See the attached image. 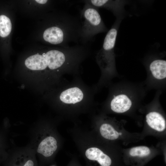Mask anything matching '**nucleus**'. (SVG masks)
I'll return each instance as SVG.
<instances>
[{
	"label": "nucleus",
	"instance_id": "6e6552de",
	"mask_svg": "<svg viewBox=\"0 0 166 166\" xmlns=\"http://www.w3.org/2000/svg\"><path fill=\"white\" fill-rule=\"evenodd\" d=\"M25 63L27 68L32 70H42L48 67L45 57L38 53L28 57Z\"/></svg>",
	"mask_w": 166,
	"mask_h": 166
},
{
	"label": "nucleus",
	"instance_id": "39448f33",
	"mask_svg": "<svg viewBox=\"0 0 166 166\" xmlns=\"http://www.w3.org/2000/svg\"><path fill=\"white\" fill-rule=\"evenodd\" d=\"M57 148V141L53 137L49 136L42 140L39 144L37 152L45 157L51 156Z\"/></svg>",
	"mask_w": 166,
	"mask_h": 166
},
{
	"label": "nucleus",
	"instance_id": "0eeeda50",
	"mask_svg": "<svg viewBox=\"0 0 166 166\" xmlns=\"http://www.w3.org/2000/svg\"><path fill=\"white\" fill-rule=\"evenodd\" d=\"M146 118L148 124L152 128L159 132L163 131L165 129V121L159 113L150 112L146 115Z\"/></svg>",
	"mask_w": 166,
	"mask_h": 166
},
{
	"label": "nucleus",
	"instance_id": "f8f14e48",
	"mask_svg": "<svg viewBox=\"0 0 166 166\" xmlns=\"http://www.w3.org/2000/svg\"><path fill=\"white\" fill-rule=\"evenodd\" d=\"M150 149L145 146H139L134 147L130 150L129 154L133 156L143 157L149 155L150 153Z\"/></svg>",
	"mask_w": 166,
	"mask_h": 166
},
{
	"label": "nucleus",
	"instance_id": "9d476101",
	"mask_svg": "<svg viewBox=\"0 0 166 166\" xmlns=\"http://www.w3.org/2000/svg\"><path fill=\"white\" fill-rule=\"evenodd\" d=\"M100 131L101 135L104 138L109 140H114L119 136V133L110 124L105 123L101 126Z\"/></svg>",
	"mask_w": 166,
	"mask_h": 166
},
{
	"label": "nucleus",
	"instance_id": "20e7f679",
	"mask_svg": "<svg viewBox=\"0 0 166 166\" xmlns=\"http://www.w3.org/2000/svg\"><path fill=\"white\" fill-rule=\"evenodd\" d=\"M85 155L88 159L97 161L101 166H110L111 164L110 157L97 148H88L85 151Z\"/></svg>",
	"mask_w": 166,
	"mask_h": 166
},
{
	"label": "nucleus",
	"instance_id": "f03ea898",
	"mask_svg": "<svg viewBox=\"0 0 166 166\" xmlns=\"http://www.w3.org/2000/svg\"><path fill=\"white\" fill-rule=\"evenodd\" d=\"M84 97L83 91L78 87L74 86L63 91L59 98L60 101L64 104L74 105L83 101Z\"/></svg>",
	"mask_w": 166,
	"mask_h": 166
},
{
	"label": "nucleus",
	"instance_id": "1a4fd4ad",
	"mask_svg": "<svg viewBox=\"0 0 166 166\" xmlns=\"http://www.w3.org/2000/svg\"><path fill=\"white\" fill-rule=\"evenodd\" d=\"M150 70L153 75L158 79H162L166 77V61L156 60L152 61L149 66Z\"/></svg>",
	"mask_w": 166,
	"mask_h": 166
},
{
	"label": "nucleus",
	"instance_id": "9b49d317",
	"mask_svg": "<svg viewBox=\"0 0 166 166\" xmlns=\"http://www.w3.org/2000/svg\"><path fill=\"white\" fill-rule=\"evenodd\" d=\"M12 24L10 19L4 15L0 16V36L2 37L7 36L10 33Z\"/></svg>",
	"mask_w": 166,
	"mask_h": 166
},
{
	"label": "nucleus",
	"instance_id": "4468645a",
	"mask_svg": "<svg viewBox=\"0 0 166 166\" xmlns=\"http://www.w3.org/2000/svg\"><path fill=\"white\" fill-rule=\"evenodd\" d=\"M119 135H121L122 134V133L121 132H119Z\"/></svg>",
	"mask_w": 166,
	"mask_h": 166
},
{
	"label": "nucleus",
	"instance_id": "7ed1b4c3",
	"mask_svg": "<svg viewBox=\"0 0 166 166\" xmlns=\"http://www.w3.org/2000/svg\"><path fill=\"white\" fill-rule=\"evenodd\" d=\"M97 7L104 8L109 10L115 15L117 14L123 8L124 2L119 0H83Z\"/></svg>",
	"mask_w": 166,
	"mask_h": 166
},
{
	"label": "nucleus",
	"instance_id": "423d86ee",
	"mask_svg": "<svg viewBox=\"0 0 166 166\" xmlns=\"http://www.w3.org/2000/svg\"><path fill=\"white\" fill-rule=\"evenodd\" d=\"M132 102L129 98L124 94L117 96L111 101V109L117 113H123L128 110L132 105Z\"/></svg>",
	"mask_w": 166,
	"mask_h": 166
},
{
	"label": "nucleus",
	"instance_id": "ddd939ff",
	"mask_svg": "<svg viewBox=\"0 0 166 166\" xmlns=\"http://www.w3.org/2000/svg\"><path fill=\"white\" fill-rule=\"evenodd\" d=\"M35 1L39 4H46L48 2L47 0H36Z\"/></svg>",
	"mask_w": 166,
	"mask_h": 166
},
{
	"label": "nucleus",
	"instance_id": "f257e3e1",
	"mask_svg": "<svg viewBox=\"0 0 166 166\" xmlns=\"http://www.w3.org/2000/svg\"><path fill=\"white\" fill-rule=\"evenodd\" d=\"M84 5L80 13L81 24L80 44L89 45L97 34L107 31L98 8L83 1Z\"/></svg>",
	"mask_w": 166,
	"mask_h": 166
}]
</instances>
